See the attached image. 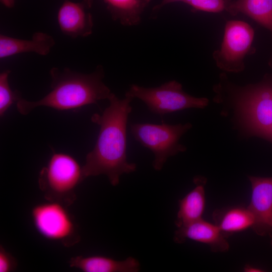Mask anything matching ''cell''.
Returning a JSON list of instances; mask_svg holds the SVG:
<instances>
[{
    "mask_svg": "<svg viewBox=\"0 0 272 272\" xmlns=\"http://www.w3.org/2000/svg\"><path fill=\"white\" fill-rule=\"evenodd\" d=\"M18 265L16 259L3 245L0 246V272L14 271Z\"/></svg>",
    "mask_w": 272,
    "mask_h": 272,
    "instance_id": "ffe728a7",
    "label": "cell"
},
{
    "mask_svg": "<svg viewBox=\"0 0 272 272\" xmlns=\"http://www.w3.org/2000/svg\"><path fill=\"white\" fill-rule=\"evenodd\" d=\"M55 44V40L51 35L42 32H35L31 39H23L1 34L0 58L28 52L45 56L50 52Z\"/></svg>",
    "mask_w": 272,
    "mask_h": 272,
    "instance_id": "7c38bea8",
    "label": "cell"
},
{
    "mask_svg": "<svg viewBox=\"0 0 272 272\" xmlns=\"http://www.w3.org/2000/svg\"><path fill=\"white\" fill-rule=\"evenodd\" d=\"M237 100L246 129L251 134L263 138L272 125V81L248 86Z\"/></svg>",
    "mask_w": 272,
    "mask_h": 272,
    "instance_id": "52a82bcc",
    "label": "cell"
},
{
    "mask_svg": "<svg viewBox=\"0 0 272 272\" xmlns=\"http://www.w3.org/2000/svg\"><path fill=\"white\" fill-rule=\"evenodd\" d=\"M49 73L51 91L38 101L20 99L17 102L20 113L28 115L39 106L61 110L80 108L108 99L111 94L103 81L105 74L101 65L97 66L89 74L81 73L68 67L61 69L56 67H52Z\"/></svg>",
    "mask_w": 272,
    "mask_h": 272,
    "instance_id": "7a4b0ae2",
    "label": "cell"
},
{
    "mask_svg": "<svg viewBox=\"0 0 272 272\" xmlns=\"http://www.w3.org/2000/svg\"><path fill=\"white\" fill-rule=\"evenodd\" d=\"M111 18L124 26L139 25L151 0H103Z\"/></svg>",
    "mask_w": 272,
    "mask_h": 272,
    "instance_id": "2e32d148",
    "label": "cell"
},
{
    "mask_svg": "<svg viewBox=\"0 0 272 272\" xmlns=\"http://www.w3.org/2000/svg\"><path fill=\"white\" fill-rule=\"evenodd\" d=\"M251 186L247 207L254 217L252 229L258 235L272 238V177H248Z\"/></svg>",
    "mask_w": 272,
    "mask_h": 272,
    "instance_id": "9c48e42d",
    "label": "cell"
},
{
    "mask_svg": "<svg viewBox=\"0 0 272 272\" xmlns=\"http://www.w3.org/2000/svg\"><path fill=\"white\" fill-rule=\"evenodd\" d=\"M214 224L226 237L244 231L254 224V217L248 208L240 206L216 209L213 213Z\"/></svg>",
    "mask_w": 272,
    "mask_h": 272,
    "instance_id": "9a60e30c",
    "label": "cell"
},
{
    "mask_svg": "<svg viewBox=\"0 0 272 272\" xmlns=\"http://www.w3.org/2000/svg\"><path fill=\"white\" fill-rule=\"evenodd\" d=\"M92 4V0L64 1L57 13L58 24L64 35L77 38L92 34L94 23L90 9Z\"/></svg>",
    "mask_w": 272,
    "mask_h": 272,
    "instance_id": "30bf717a",
    "label": "cell"
},
{
    "mask_svg": "<svg viewBox=\"0 0 272 272\" xmlns=\"http://www.w3.org/2000/svg\"><path fill=\"white\" fill-rule=\"evenodd\" d=\"M187 239L206 244L214 252H225L230 247L227 237L218 227L202 219L178 228L175 231V242L182 243Z\"/></svg>",
    "mask_w": 272,
    "mask_h": 272,
    "instance_id": "8fae6325",
    "label": "cell"
},
{
    "mask_svg": "<svg viewBox=\"0 0 272 272\" xmlns=\"http://www.w3.org/2000/svg\"><path fill=\"white\" fill-rule=\"evenodd\" d=\"M244 270L246 272L262 271L261 269L250 265H246L244 267Z\"/></svg>",
    "mask_w": 272,
    "mask_h": 272,
    "instance_id": "7402d4cb",
    "label": "cell"
},
{
    "mask_svg": "<svg viewBox=\"0 0 272 272\" xmlns=\"http://www.w3.org/2000/svg\"><path fill=\"white\" fill-rule=\"evenodd\" d=\"M183 1L184 0H162L159 4L154 7L153 8V11H158L166 5L177 2H183Z\"/></svg>",
    "mask_w": 272,
    "mask_h": 272,
    "instance_id": "44dd1931",
    "label": "cell"
},
{
    "mask_svg": "<svg viewBox=\"0 0 272 272\" xmlns=\"http://www.w3.org/2000/svg\"><path fill=\"white\" fill-rule=\"evenodd\" d=\"M1 3L8 8H12L15 6V0H0Z\"/></svg>",
    "mask_w": 272,
    "mask_h": 272,
    "instance_id": "603a6c76",
    "label": "cell"
},
{
    "mask_svg": "<svg viewBox=\"0 0 272 272\" xmlns=\"http://www.w3.org/2000/svg\"><path fill=\"white\" fill-rule=\"evenodd\" d=\"M193 182L194 188L178 201L179 209L175 221L177 228L202 219L206 207L207 180L205 177L197 176Z\"/></svg>",
    "mask_w": 272,
    "mask_h": 272,
    "instance_id": "5bb4252c",
    "label": "cell"
},
{
    "mask_svg": "<svg viewBox=\"0 0 272 272\" xmlns=\"http://www.w3.org/2000/svg\"><path fill=\"white\" fill-rule=\"evenodd\" d=\"M11 71L7 70L0 74V116L3 117L7 110L15 102L22 98L20 92L13 91L9 85L8 78Z\"/></svg>",
    "mask_w": 272,
    "mask_h": 272,
    "instance_id": "ac0fdd59",
    "label": "cell"
},
{
    "mask_svg": "<svg viewBox=\"0 0 272 272\" xmlns=\"http://www.w3.org/2000/svg\"><path fill=\"white\" fill-rule=\"evenodd\" d=\"M231 0H184L183 3L195 11L218 13L227 10Z\"/></svg>",
    "mask_w": 272,
    "mask_h": 272,
    "instance_id": "d6986e66",
    "label": "cell"
},
{
    "mask_svg": "<svg viewBox=\"0 0 272 272\" xmlns=\"http://www.w3.org/2000/svg\"><path fill=\"white\" fill-rule=\"evenodd\" d=\"M254 35V30L248 23L238 20L228 21L221 47L213 53L218 67L231 73L242 71L245 68L243 60L249 52Z\"/></svg>",
    "mask_w": 272,
    "mask_h": 272,
    "instance_id": "ba28073f",
    "label": "cell"
},
{
    "mask_svg": "<svg viewBox=\"0 0 272 272\" xmlns=\"http://www.w3.org/2000/svg\"><path fill=\"white\" fill-rule=\"evenodd\" d=\"M271 245L272 246V239H271Z\"/></svg>",
    "mask_w": 272,
    "mask_h": 272,
    "instance_id": "d4e9b609",
    "label": "cell"
},
{
    "mask_svg": "<svg viewBox=\"0 0 272 272\" xmlns=\"http://www.w3.org/2000/svg\"><path fill=\"white\" fill-rule=\"evenodd\" d=\"M69 263L71 267L84 272H138L141 267L140 262L133 257L117 260L101 255H78L71 257Z\"/></svg>",
    "mask_w": 272,
    "mask_h": 272,
    "instance_id": "4fadbf2b",
    "label": "cell"
},
{
    "mask_svg": "<svg viewBox=\"0 0 272 272\" xmlns=\"http://www.w3.org/2000/svg\"><path fill=\"white\" fill-rule=\"evenodd\" d=\"M191 127L188 122L169 124L162 121L161 124L132 123L130 129L134 139L153 153L152 166L160 171L169 157L186 151V147L179 141Z\"/></svg>",
    "mask_w": 272,
    "mask_h": 272,
    "instance_id": "277c9868",
    "label": "cell"
},
{
    "mask_svg": "<svg viewBox=\"0 0 272 272\" xmlns=\"http://www.w3.org/2000/svg\"><path fill=\"white\" fill-rule=\"evenodd\" d=\"M125 96L142 100L151 112L161 116L186 109L203 108L209 103L206 98H197L186 93L181 84L175 80L156 87L131 84Z\"/></svg>",
    "mask_w": 272,
    "mask_h": 272,
    "instance_id": "5b68a950",
    "label": "cell"
},
{
    "mask_svg": "<svg viewBox=\"0 0 272 272\" xmlns=\"http://www.w3.org/2000/svg\"><path fill=\"white\" fill-rule=\"evenodd\" d=\"M226 11L232 15L243 13L272 33V0L231 1Z\"/></svg>",
    "mask_w": 272,
    "mask_h": 272,
    "instance_id": "e0dca14e",
    "label": "cell"
},
{
    "mask_svg": "<svg viewBox=\"0 0 272 272\" xmlns=\"http://www.w3.org/2000/svg\"><path fill=\"white\" fill-rule=\"evenodd\" d=\"M263 138L272 142V125L266 132Z\"/></svg>",
    "mask_w": 272,
    "mask_h": 272,
    "instance_id": "cb8c5ba5",
    "label": "cell"
},
{
    "mask_svg": "<svg viewBox=\"0 0 272 272\" xmlns=\"http://www.w3.org/2000/svg\"><path fill=\"white\" fill-rule=\"evenodd\" d=\"M66 207L52 201L38 203L31 209V217L35 229L41 236L71 247L79 243L81 237Z\"/></svg>",
    "mask_w": 272,
    "mask_h": 272,
    "instance_id": "8992f818",
    "label": "cell"
},
{
    "mask_svg": "<svg viewBox=\"0 0 272 272\" xmlns=\"http://www.w3.org/2000/svg\"><path fill=\"white\" fill-rule=\"evenodd\" d=\"M84 179L82 168L74 158L55 153L40 170L38 185L47 201L69 206L76 200V189Z\"/></svg>",
    "mask_w": 272,
    "mask_h": 272,
    "instance_id": "3957f363",
    "label": "cell"
},
{
    "mask_svg": "<svg viewBox=\"0 0 272 272\" xmlns=\"http://www.w3.org/2000/svg\"><path fill=\"white\" fill-rule=\"evenodd\" d=\"M133 99L128 96L119 99L111 93L109 106L102 114L92 116L91 121L100 126V130L95 147L87 154L82 167L84 179L104 175L112 185L116 186L121 175L136 170L137 164L128 162L126 156V127Z\"/></svg>",
    "mask_w": 272,
    "mask_h": 272,
    "instance_id": "6da1fadb",
    "label": "cell"
}]
</instances>
